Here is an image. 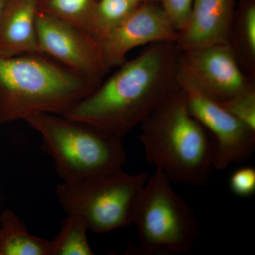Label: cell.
<instances>
[{
    "label": "cell",
    "mask_w": 255,
    "mask_h": 255,
    "mask_svg": "<svg viewBox=\"0 0 255 255\" xmlns=\"http://www.w3.org/2000/svg\"><path fill=\"white\" fill-rule=\"evenodd\" d=\"M175 42L152 43L65 114L123 137L179 87Z\"/></svg>",
    "instance_id": "6da1fadb"
},
{
    "label": "cell",
    "mask_w": 255,
    "mask_h": 255,
    "mask_svg": "<svg viewBox=\"0 0 255 255\" xmlns=\"http://www.w3.org/2000/svg\"><path fill=\"white\" fill-rule=\"evenodd\" d=\"M140 126V140L148 163L173 184H208L215 170L214 140L189 112L180 87Z\"/></svg>",
    "instance_id": "7a4b0ae2"
},
{
    "label": "cell",
    "mask_w": 255,
    "mask_h": 255,
    "mask_svg": "<svg viewBox=\"0 0 255 255\" xmlns=\"http://www.w3.org/2000/svg\"><path fill=\"white\" fill-rule=\"evenodd\" d=\"M100 84L46 55L0 56V124L38 113L65 115Z\"/></svg>",
    "instance_id": "3957f363"
},
{
    "label": "cell",
    "mask_w": 255,
    "mask_h": 255,
    "mask_svg": "<svg viewBox=\"0 0 255 255\" xmlns=\"http://www.w3.org/2000/svg\"><path fill=\"white\" fill-rule=\"evenodd\" d=\"M23 121L39 134L42 148L63 182L123 169L122 137L60 114H34Z\"/></svg>",
    "instance_id": "277c9868"
},
{
    "label": "cell",
    "mask_w": 255,
    "mask_h": 255,
    "mask_svg": "<svg viewBox=\"0 0 255 255\" xmlns=\"http://www.w3.org/2000/svg\"><path fill=\"white\" fill-rule=\"evenodd\" d=\"M159 169L149 176L137 201L132 224L142 255L190 253L199 232L196 215Z\"/></svg>",
    "instance_id": "5b68a950"
},
{
    "label": "cell",
    "mask_w": 255,
    "mask_h": 255,
    "mask_svg": "<svg viewBox=\"0 0 255 255\" xmlns=\"http://www.w3.org/2000/svg\"><path fill=\"white\" fill-rule=\"evenodd\" d=\"M149 176L122 169L63 182L57 188V198L67 214L81 218L89 231L109 233L132 224L137 201Z\"/></svg>",
    "instance_id": "8992f818"
},
{
    "label": "cell",
    "mask_w": 255,
    "mask_h": 255,
    "mask_svg": "<svg viewBox=\"0 0 255 255\" xmlns=\"http://www.w3.org/2000/svg\"><path fill=\"white\" fill-rule=\"evenodd\" d=\"M177 78L219 103L255 88L229 43L179 50Z\"/></svg>",
    "instance_id": "52a82bcc"
},
{
    "label": "cell",
    "mask_w": 255,
    "mask_h": 255,
    "mask_svg": "<svg viewBox=\"0 0 255 255\" xmlns=\"http://www.w3.org/2000/svg\"><path fill=\"white\" fill-rule=\"evenodd\" d=\"M36 34L42 55L100 84L110 71L96 38L82 28L38 11Z\"/></svg>",
    "instance_id": "ba28073f"
},
{
    "label": "cell",
    "mask_w": 255,
    "mask_h": 255,
    "mask_svg": "<svg viewBox=\"0 0 255 255\" xmlns=\"http://www.w3.org/2000/svg\"><path fill=\"white\" fill-rule=\"evenodd\" d=\"M179 85L189 112L214 140L215 170H223L248 160L255 150V130L236 119L219 102L193 87Z\"/></svg>",
    "instance_id": "9c48e42d"
},
{
    "label": "cell",
    "mask_w": 255,
    "mask_h": 255,
    "mask_svg": "<svg viewBox=\"0 0 255 255\" xmlns=\"http://www.w3.org/2000/svg\"><path fill=\"white\" fill-rule=\"evenodd\" d=\"M178 31L160 5L153 0L141 3L112 31L97 40L110 69L127 61L130 50L159 42L177 41Z\"/></svg>",
    "instance_id": "30bf717a"
},
{
    "label": "cell",
    "mask_w": 255,
    "mask_h": 255,
    "mask_svg": "<svg viewBox=\"0 0 255 255\" xmlns=\"http://www.w3.org/2000/svg\"><path fill=\"white\" fill-rule=\"evenodd\" d=\"M236 0H193L176 46L185 50L229 43L236 13Z\"/></svg>",
    "instance_id": "8fae6325"
},
{
    "label": "cell",
    "mask_w": 255,
    "mask_h": 255,
    "mask_svg": "<svg viewBox=\"0 0 255 255\" xmlns=\"http://www.w3.org/2000/svg\"><path fill=\"white\" fill-rule=\"evenodd\" d=\"M38 0H4L0 12V56L42 55L36 34Z\"/></svg>",
    "instance_id": "7c38bea8"
},
{
    "label": "cell",
    "mask_w": 255,
    "mask_h": 255,
    "mask_svg": "<svg viewBox=\"0 0 255 255\" xmlns=\"http://www.w3.org/2000/svg\"><path fill=\"white\" fill-rule=\"evenodd\" d=\"M229 43L242 70L255 82V0H239Z\"/></svg>",
    "instance_id": "4fadbf2b"
},
{
    "label": "cell",
    "mask_w": 255,
    "mask_h": 255,
    "mask_svg": "<svg viewBox=\"0 0 255 255\" xmlns=\"http://www.w3.org/2000/svg\"><path fill=\"white\" fill-rule=\"evenodd\" d=\"M0 255H49V241L32 235L18 215L5 210L0 216Z\"/></svg>",
    "instance_id": "5bb4252c"
},
{
    "label": "cell",
    "mask_w": 255,
    "mask_h": 255,
    "mask_svg": "<svg viewBox=\"0 0 255 255\" xmlns=\"http://www.w3.org/2000/svg\"><path fill=\"white\" fill-rule=\"evenodd\" d=\"M88 231L81 218L67 215L58 234L49 241V255H93L87 239Z\"/></svg>",
    "instance_id": "9a60e30c"
},
{
    "label": "cell",
    "mask_w": 255,
    "mask_h": 255,
    "mask_svg": "<svg viewBox=\"0 0 255 255\" xmlns=\"http://www.w3.org/2000/svg\"><path fill=\"white\" fill-rule=\"evenodd\" d=\"M139 4L132 0H98L85 31L96 39H100L122 22Z\"/></svg>",
    "instance_id": "2e32d148"
},
{
    "label": "cell",
    "mask_w": 255,
    "mask_h": 255,
    "mask_svg": "<svg viewBox=\"0 0 255 255\" xmlns=\"http://www.w3.org/2000/svg\"><path fill=\"white\" fill-rule=\"evenodd\" d=\"M98 0H38V11L85 30Z\"/></svg>",
    "instance_id": "e0dca14e"
},
{
    "label": "cell",
    "mask_w": 255,
    "mask_h": 255,
    "mask_svg": "<svg viewBox=\"0 0 255 255\" xmlns=\"http://www.w3.org/2000/svg\"><path fill=\"white\" fill-rule=\"evenodd\" d=\"M220 104L236 119L255 130V88Z\"/></svg>",
    "instance_id": "ac0fdd59"
},
{
    "label": "cell",
    "mask_w": 255,
    "mask_h": 255,
    "mask_svg": "<svg viewBox=\"0 0 255 255\" xmlns=\"http://www.w3.org/2000/svg\"><path fill=\"white\" fill-rule=\"evenodd\" d=\"M229 187L233 194L240 197H249L255 193V169L242 167L231 174Z\"/></svg>",
    "instance_id": "d6986e66"
},
{
    "label": "cell",
    "mask_w": 255,
    "mask_h": 255,
    "mask_svg": "<svg viewBox=\"0 0 255 255\" xmlns=\"http://www.w3.org/2000/svg\"><path fill=\"white\" fill-rule=\"evenodd\" d=\"M160 5L178 31L185 24L193 0H153Z\"/></svg>",
    "instance_id": "ffe728a7"
},
{
    "label": "cell",
    "mask_w": 255,
    "mask_h": 255,
    "mask_svg": "<svg viewBox=\"0 0 255 255\" xmlns=\"http://www.w3.org/2000/svg\"><path fill=\"white\" fill-rule=\"evenodd\" d=\"M4 0H0V12H1V9H2L3 4H4Z\"/></svg>",
    "instance_id": "44dd1931"
},
{
    "label": "cell",
    "mask_w": 255,
    "mask_h": 255,
    "mask_svg": "<svg viewBox=\"0 0 255 255\" xmlns=\"http://www.w3.org/2000/svg\"><path fill=\"white\" fill-rule=\"evenodd\" d=\"M132 1H135V2L137 3H142L144 2V1H147V0H132Z\"/></svg>",
    "instance_id": "7402d4cb"
}]
</instances>
